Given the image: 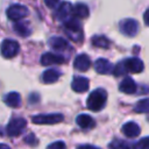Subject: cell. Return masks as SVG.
Returning a JSON list of instances; mask_svg holds the SVG:
<instances>
[{
    "mask_svg": "<svg viewBox=\"0 0 149 149\" xmlns=\"http://www.w3.org/2000/svg\"><path fill=\"white\" fill-rule=\"evenodd\" d=\"M106 100H107V94H106L105 90L97 88L90 93V95L86 100V105L91 111L98 112V111L104 108Z\"/></svg>",
    "mask_w": 149,
    "mask_h": 149,
    "instance_id": "cell-1",
    "label": "cell"
},
{
    "mask_svg": "<svg viewBox=\"0 0 149 149\" xmlns=\"http://www.w3.org/2000/svg\"><path fill=\"white\" fill-rule=\"evenodd\" d=\"M64 29L66 35L74 42H79L83 40V30L77 17H72L69 21L64 22Z\"/></svg>",
    "mask_w": 149,
    "mask_h": 149,
    "instance_id": "cell-2",
    "label": "cell"
},
{
    "mask_svg": "<svg viewBox=\"0 0 149 149\" xmlns=\"http://www.w3.org/2000/svg\"><path fill=\"white\" fill-rule=\"evenodd\" d=\"M20 50V45L19 43L15 41V40H12V38H6L1 42V45H0V51H1V55L5 57V58H13L17 55Z\"/></svg>",
    "mask_w": 149,
    "mask_h": 149,
    "instance_id": "cell-3",
    "label": "cell"
},
{
    "mask_svg": "<svg viewBox=\"0 0 149 149\" xmlns=\"http://www.w3.org/2000/svg\"><path fill=\"white\" fill-rule=\"evenodd\" d=\"M6 14H7V17L9 20L19 22L22 19H24L26 16H28L29 9L23 5H12L7 8Z\"/></svg>",
    "mask_w": 149,
    "mask_h": 149,
    "instance_id": "cell-4",
    "label": "cell"
},
{
    "mask_svg": "<svg viewBox=\"0 0 149 149\" xmlns=\"http://www.w3.org/2000/svg\"><path fill=\"white\" fill-rule=\"evenodd\" d=\"M63 115L59 113H51V114H37L31 116V121L37 125H55L63 121Z\"/></svg>",
    "mask_w": 149,
    "mask_h": 149,
    "instance_id": "cell-5",
    "label": "cell"
},
{
    "mask_svg": "<svg viewBox=\"0 0 149 149\" xmlns=\"http://www.w3.org/2000/svg\"><path fill=\"white\" fill-rule=\"evenodd\" d=\"M27 126V121L23 118H13L9 123L7 125L6 132L9 136H19L26 128Z\"/></svg>",
    "mask_w": 149,
    "mask_h": 149,
    "instance_id": "cell-6",
    "label": "cell"
},
{
    "mask_svg": "<svg viewBox=\"0 0 149 149\" xmlns=\"http://www.w3.org/2000/svg\"><path fill=\"white\" fill-rule=\"evenodd\" d=\"M119 29L123 35H126L128 37H133L139 31V23L134 19H125V20L120 21Z\"/></svg>",
    "mask_w": 149,
    "mask_h": 149,
    "instance_id": "cell-7",
    "label": "cell"
},
{
    "mask_svg": "<svg viewBox=\"0 0 149 149\" xmlns=\"http://www.w3.org/2000/svg\"><path fill=\"white\" fill-rule=\"evenodd\" d=\"M56 17L63 22H66L70 19H72L73 17V7L71 6V3L68 1L59 3L56 9Z\"/></svg>",
    "mask_w": 149,
    "mask_h": 149,
    "instance_id": "cell-8",
    "label": "cell"
},
{
    "mask_svg": "<svg viewBox=\"0 0 149 149\" xmlns=\"http://www.w3.org/2000/svg\"><path fill=\"white\" fill-rule=\"evenodd\" d=\"M123 64H125L126 70L132 73H140L144 69L143 62L137 57H129L123 61Z\"/></svg>",
    "mask_w": 149,
    "mask_h": 149,
    "instance_id": "cell-9",
    "label": "cell"
},
{
    "mask_svg": "<svg viewBox=\"0 0 149 149\" xmlns=\"http://www.w3.org/2000/svg\"><path fill=\"white\" fill-rule=\"evenodd\" d=\"M94 70L100 74H108L113 72V64L106 58H99L94 63Z\"/></svg>",
    "mask_w": 149,
    "mask_h": 149,
    "instance_id": "cell-10",
    "label": "cell"
},
{
    "mask_svg": "<svg viewBox=\"0 0 149 149\" xmlns=\"http://www.w3.org/2000/svg\"><path fill=\"white\" fill-rule=\"evenodd\" d=\"M64 63V57L54 52H45L41 57L42 65H54V64H62Z\"/></svg>",
    "mask_w": 149,
    "mask_h": 149,
    "instance_id": "cell-11",
    "label": "cell"
},
{
    "mask_svg": "<svg viewBox=\"0 0 149 149\" xmlns=\"http://www.w3.org/2000/svg\"><path fill=\"white\" fill-rule=\"evenodd\" d=\"M88 86H90V81L87 78L85 77H74L72 83H71V87L74 92H85L88 90Z\"/></svg>",
    "mask_w": 149,
    "mask_h": 149,
    "instance_id": "cell-12",
    "label": "cell"
},
{
    "mask_svg": "<svg viewBox=\"0 0 149 149\" xmlns=\"http://www.w3.org/2000/svg\"><path fill=\"white\" fill-rule=\"evenodd\" d=\"M73 66L74 69L79 70V71H86L90 69L91 66V59L87 55L85 54H81V55H78L76 58H74V62H73Z\"/></svg>",
    "mask_w": 149,
    "mask_h": 149,
    "instance_id": "cell-13",
    "label": "cell"
},
{
    "mask_svg": "<svg viewBox=\"0 0 149 149\" xmlns=\"http://www.w3.org/2000/svg\"><path fill=\"white\" fill-rule=\"evenodd\" d=\"M121 130H122V133H123L127 137H130V139L136 137V136L140 135V133H141V129H140L139 125L135 123V122H133V121L126 122V123L122 126V129H121Z\"/></svg>",
    "mask_w": 149,
    "mask_h": 149,
    "instance_id": "cell-14",
    "label": "cell"
},
{
    "mask_svg": "<svg viewBox=\"0 0 149 149\" xmlns=\"http://www.w3.org/2000/svg\"><path fill=\"white\" fill-rule=\"evenodd\" d=\"M119 88L122 93H126V94H133L135 93L136 91V84L135 81L130 78V77H125L122 79V81L120 83L119 85Z\"/></svg>",
    "mask_w": 149,
    "mask_h": 149,
    "instance_id": "cell-15",
    "label": "cell"
},
{
    "mask_svg": "<svg viewBox=\"0 0 149 149\" xmlns=\"http://www.w3.org/2000/svg\"><path fill=\"white\" fill-rule=\"evenodd\" d=\"M76 122L77 125L83 128V129H88V128H93L95 126V121L93 120L92 116H90L88 114H79L76 118Z\"/></svg>",
    "mask_w": 149,
    "mask_h": 149,
    "instance_id": "cell-16",
    "label": "cell"
},
{
    "mask_svg": "<svg viewBox=\"0 0 149 149\" xmlns=\"http://www.w3.org/2000/svg\"><path fill=\"white\" fill-rule=\"evenodd\" d=\"M14 30L16 31L17 35L22 37H27L31 34V27L28 21H19L14 24Z\"/></svg>",
    "mask_w": 149,
    "mask_h": 149,
    "instance_id": "cell-17",
    "label": "cell"
},
{
    "mask_svg": "<svg viewBox=\"0 0 149 149\" xmlns=\"http://www.w3.org/2000/svg\"><path fill=\"white\" fill-rule=\"evenodd\" d=\"M49 45H50L51 49H54L56 51H63V50H65V49L69 48L68 42L63 37H59V36L51 37L49 40Z\"/></svg>",
    "mask_w": 149,
    "mask_h": 149,
    "instance_id": "cell-18",
    "label": "cell"
},
{
    "mask_svg": "<svg viewBox=\"0 0 149 149\" xmlns=\"http://www.w3.org/2000/svg\"><path fill=\"white\" fill-rule=\"evenodd\" d=\"M59 72L55 69H48L43 72L42 77H41V80L44 83V84H51V83H55L58 80L59 78Z\"/></svg>",
    "mask_w": 149,
    "mask_h": 149,
    "instance_id": "cell-19",
    "label": "cell"
},
{
    "mask_svg": "<svg viewBox=\"0 0 149 149\" xmlns=\"http://www.w3.org/2000/svg\"><path fill=\"white\" fill-rule=\"evenodd\" d=\"M3 101L6 105H8L9 107H19L21 104V97L17 92H9L5 95Z\"/></svg>",
    "mask_w": 149,
    "mask_h": 149,
    "instance_id": "cell-20",
    "label": "cell"
},
{
    "mask_svg": "<svg viewBox=\"0 0 149 149\" xmlns=\"http://www.w3.org/2000/svg\"><path fill=\"white\" fill-rule=\"evenodd\" d=\"M88 7L84 3H76V6L73 7V15L74 17H79V19H85L88 16Z\"/></svg>",
    "mask_w": 149,
    "mask_h": 149,
    "instance_id": "cell-21",
    "label": "cell"
},
{
    "mask_svg": "<svg viewBox=\"0 0 149 149\" xmlns=\"http://www.w3.org/2000/svg\"><path fill=\"white\" fill-rule=\"evenodd\" d=\"M134 111L137 113H149V98L139 100L134 107Z\"/></svg>",
    "mask_w": 149,
    "mask_h": 149,
    "instance_id": "cell-22",
    "label": "cell"
},
{
    "mask_svg": "<svg viewBox=\"0 0 149 149\" xmlns=\"http://www.w3.org/2000/svg\"><path fill=\"white\" fill-rule=\"evenodd\" d=\"M92 44L94 47L106 49L109 47V41L105 36H94V37H92Z\"/></svg>",
    "mask_w": 149,
    "mask_h": 149,
    "instance_id": "cell-23",
    "label": "cell"
},
{
    "mask_svg": "<svg viewBox=\"0 0 149 149\" xmlns=\"http://www.w3.org/2000/svg\"><path fill=\"white\" fill-rule=\"evenodd\" d=\"M108 149H129V146L122 140H113L109 143Z\"/></svg>",
    "mask_w": 149,
    "mask_h": 149,
    "instance_id": "cell-24",
    "label": "cell"
},
{
    "mask_svg": "<svg viewBox=\"0 0 149 149\" xmlns=\"http://www.w3.org/2000/svg\"><path fill=\"white\" fill-rule=\"evenodd\" d=\"M134 149H149V136H148V137H144V139H142V140H140V141L135 144Z\"/></svg>",
    "mask_w": 149,
    "mask_h": 149,
    "instance_id": "cell-25",
    "label": "cell"
},
{
    "mask_svg": "<svg viewBox=\"0 0 149 149\" xmlns=\"http://www.w3.org/2000/svg\"><path fill=\"white\" fill-rule=\"evenodd\" d=\"M127 70H126V68H125V64H123V62H121V63H119L118 65H116V68H115V70L113 71L114 72V74L115 76H122L125 72H126Z\"/></svg>",
    "mask_w": 149,
    "mask_h": 149,
    "instance_id": "cell-26",
    "label": "cell"
},
{
    "mask_svg": "<svg viewBox=\"0 0 149 149\" xmlns=\"http://www.w3.org/2000/svg\"><path fill=\"white\" fill-rule=\"evenodd\" d=\"M47 149H66V147H65V143L63 141H57V142L49 144L47 147Z\"/></svg>",
    "mask_w": 149,
    "mask_h": 149,
    "instance_id": "cell-27",
    "label": "cell"
},
{
    "mask_svg": "<svg viewBox=\"0 0 149 149\" xmlns=\"http://www.w3.org/2000/svg\"><path fill=\"white\" fill-rule=\"evenodd\" d=\"M58 1L59 0H44V3L47 5V7L54 8V7H56L58 5Z\"/></svg>",
    "mask_w": 149,
    "mask_h": 149,
    "instance_id": "cell-28",
    "label": "cell"
},
{
    "mask_svg": "<svg viewBox=\"0 0 149 149\" xmlns=\"http://www.w3.org/2000/svg\"><path fill=\"white\" fill-rule=\"evenodd\" d=\"M143 20H144V23H146L147 26H149V8L144 12V14H143Z\"/></svg>",
    "mask_w": 149,
    "mask_h": 149,
    "instance_id": "cell-29",
    "label": "cell"
},
{
    "mask_svg": "<svg viewBox=\"0 0 149 149\" xmlns=\"http://www.w3.org/2000/svg\"><path fill=\"white\" fill-rule=\"evenodd\" d=\"M77 149H98L93 146H90V144H83V146H79Z\"/></svg>",
    "mask_w": 149,
    "mask_h": 149,
    "instance_id": "cell-30",
    "label": "cell"
},
{
    "mask_svg": "<svg viewBox=\"0 0 149 149\" xmlns=\"http://www.w3.org/2000/svg\"><path fill=\"white\" fill-rule=\"evenodd\" d=\"M0 149H10L9 146L5 144V143H0Z\"/></svg>",
    "mask_w": 149,
    "mask_h": 149,
    "instance_id": "cell-31",
    "label": "cell"
}]
</instances>
